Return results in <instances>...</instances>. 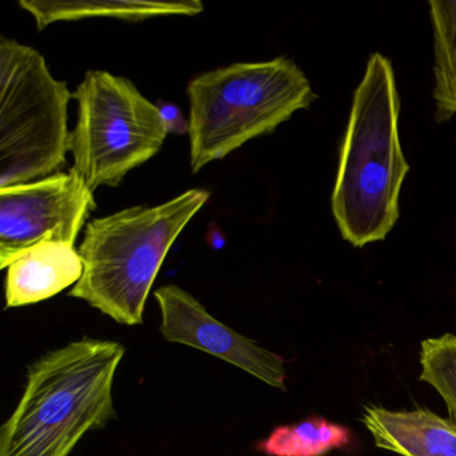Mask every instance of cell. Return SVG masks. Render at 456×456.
I'll return each mask as SVG.
<instances>
[{"mask_svg": "<svg viewBox=\"0 0 456 456\" xmlns=\"http://www.w3.org/2000/svg\"><path fill=\"white\" fill-rule=\"evenodd\" d=\"M117 341L84 338L28 367L22 397L0 428V456H69L89 431L116 418Z\"/></svg>", "mask_w": 456, "mask_h": 456, "instance_id": "obj_1", "label": "cell"}, {"mask_svg": "<svg viewBox=\"0 0 456 456\" xmlns=\"http://www.w3.org/2000/svg\"><path fill=\"white\" fill-rule=\"evenodd\" d=\"M399 114L394 69L375 53L354 92L332 194L341 236L354 247L386 239L399 218L400 191L410 172Z\"/></svg>", "mask_w": 456, "mask_h": 456, "instance_id": "obj_2", "label": "cell"}, {"mask_svg": "<svg viewBox=\"0 0 456 456\" xmlns=\"http://www.w3.org/2000/svg\"><path fill=\"white\" fill-rule=\"evenodd\" d=\"M209 199L205 189H191L156 207L135 205L90 221L78 249L84 274L69 296L119 324H142L167 253Z\"/></svg>", "mask_w": 456, "mask_h": 456, "instance_id": "obj_3", "label": "cell"}, {"mask_svg": "<svg viewBox=\"0 0 456 456\" xmlns=\"http://www.w3.org/2000/svg\"><path fill=\"white\" fill-rule=\"evenodd\" d=\"M186 94L193 173L271 134L316 98L305 74L285 57L200 74L189 82Z\"/></svg>", "mask_w": 456, "mask_h": 456, "instance_id": "obj_4", "label": "cell"}, {"mask_svg": "<svg viewBox=\"0 0 456 456\" xmlns=\"http://www.w3.org/2000/svg\"><path fill=\"white\" fill-rule=\"evenodd\" d=\"M71 100L38 50L0 38V189L62 172Z\"/></svg>", "mask_w": 456, "mask_h": 456, "instance_id": "obj_5", "label": "cell"}, {"mask_svg": "<svg viewBox=\"0 0 456 456\" xmlns=\"http://www.w3.org/2000/svg\"><path fill=\"white\" fill-rule=\"evenodd\" d=\"M74 100L78 121L70 133L71 170L90 191L116 188L164 146L167 130L161 111L130 79L87 71Z\"/></svg>", "mask_w": 456, "mask_h": 456, "instance_id": "obj_6", "label": "cell"}, {"mask_svg": "<svg viewBox=\"0 0 456 456\" xmlns=\"http://www.w3.org/2000/svg\"><path fill=\"white\" fill-rule=\"evenodd\" d=\"M93 193L71 169L0 189V268L41 242L76 244L97 209Z\"/></svg>", "mask_w": 456, "mask_h": 456, "instance_id": "obj_7", "label": "cell"}, {"mask_svg": "<svg viewBox=\"0 0 456 456\" xmlns=\"http://www.w3.org/2000/svg\"><path fill=\"white\" fill-rule=\"evenodd\" d=\"M154 297L161 311L159 332L167 340L207 352L285 391L288 375L284 357L218 322L193 295L178 285L159 288Z\"/></svg>", "mask_w": 456, "mask_h": 456, "instance_id": "obj_8", "label": "cell"}, {"mask_svg": "<svg viewBox=\"0 0 456 456\" xmlns=\"http://www.w3.org/2000/svg\"><path fill=\"white\" fill-rule=\"evenodd\" d=\"M84 274L81 255L74 245L45 241L7 266L6 308L47 300L76 285Z\"/></svg>", "mask_w": 456, "mask_h": 456, "instance_id": "obj_9", "label": "cell"}, {"mask_svg": "<svg viewBox=\"0 0 456 456\" xmlns=\"http://www.w3.org/2000/svg\"><path fill=\"white\" fill-rule=\"evenodd\" d=\"M362 424L376 447L402 456H456V423L428 410L364 408Z\"/></svg>", "mask_w": 456, "mask_h": 456, "instance_id": "obj_10", "label": "cell"}, {"mask_svg": "<svg viewBox=\"0 0 456 456\" xmlns=\"http://www.w3.org/2000/svg\"><path fill=\"white\" fill-rule=\"evenodd\" d=\"M20 6L36 20L37 30L57 22H77L87 18H113L124 22H142L151 18L183 15L194 17L204 12L199 0L185 2H143V0H73L42 2L20 0Z\"/></svg>", "mask_w": 456, "mask_h": 456, "instance_id": "obj_11", "label": "cell"}, {"mask_svg": "<svg viewBox=\"0 0 456 456\" xmlns=\"http://www.w3.org/2000/svg\"><path fill=\"white\" fill-rule=\"evenodd\" d=\"M435 41V87L436 121H448L456 114V2L431 0Z\"/></svg>", "mask_w": 456, "mask_h": 456, "instance_id": "obj_12", "label": "cell"}, {"mask_svg": "<svg viewBox=\"0 0 456 456\" xmlns=\"http://www.w3.org/2000/svg\"><path fill=\"white\" fill-rule=\"evenodd\" d=\"M349 442V431L322 418L306 419L290 426L276 427L256 444L266 456H324Z\"/></svg>", "mask_w": 456, "mask_h": 456, "instance_id": "obj_13", "label": "cell"}, {"mask_svg": "<svg viewBox=\"0 0 456 456\" xmlns=\"http://www.w3.org/2000/svg\"><path fill=\"white\" fill-rule=\"evenodd\" d=\"M420 380L434 387L456 423V336L451 333L421 343Z\"/></svg>", "mask_w": 456, "mask_h": 456, "instance_id": "obj_14", "label": "cell"}, {"mask_svg": "<svg viewBox=\"0 0 456 456\" xmlns=\"http://www.w3.org/2000/svg\"><path fill=\"white\" fill-rule=\"evenodd\" d=\"M167 126V134H189V119L175 103L157 102Z\"/></svg>", "mask_w": 456, "mask_h": 456, "instance_id": "obj_15", "label": "cell"}]
</instances>
